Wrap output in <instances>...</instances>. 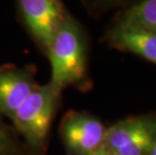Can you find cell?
Returning a JSON list of instances; mask_svg holds the SVG:
<instances>
[{"mask_svg": "<svg viewBox=\"0 0 156 155\" xmlns=\"http://www.w3.org/2000/svg\"><path fill=\"white\" fill-rule=\"evenodd\" d=\"M17 8L31 38L46 54L69 13L65 4L58 0H19Z\"/></svg>", "mask_w": 156, "mask_h": 155, "instance_id": "cell-4", "label": "cell"}, {"mask_svg": "<svg viewBox=\"0 0 156 155\" xmlns=\"http://www.w3.org/2000/svg\"><path fill=\"white\" fill-rule=\"evenodd\" d=\"M34 67H0V115L12 119L15 112L39 84Z\"/></svg>", "mask_w": 156, "mask_h": 155, "instance_id": "cell-6", "label": "cell"}, {"mask_svg": "<svg viewBox=\"0 0 156 155\" xmlns=\"http://www.w3.org/2000/svg\"><path fill=\"white\" fill-rule=\"evenodd\" d=\"M86 155H111V154L109 152H107L104 148H101V149L95 151V152H92V153H89V154H86Z\"/></svg>", "mask_w": 156, "mask_h": 155, "instance_id": "cell-10", "label": "cell"}, {"mask_svg": "<svg viewBox=\"0 0 156 155\" xmlns=\"http://www.w3.org/2000/svg\"><path fill=\"white\" fill-rule=\"evenodd\" d=\"M156 142V118L128 117L107 128L103 148L111 155H148Z\"/></svg>", "mask_w": 156, "mask_h": 155, "instance_id": "cell-3", "label": "cell"}, {"mask_svg": "<svg viewBox=\"0 0 156 155\" xmlns=\"http://www.w3.org/2000/svg\"><path fill=\"white\" fill-rule=\"evenodd\" d=\"M62 95V92L48 82L38 85L10 120L16 133L36 155H44L46 152L51 128L61 105Z\"/></svg>", "mask_w": 156, "mask_h": 155, "instance_id": "cell-2", "label": "cell"}, {"mask_svg": "<svg viewBox=\"0 0 156 155\" xmlns=\"http://www.w3.org/2000/svg\"><path fill=\"white\" fill-rule=\"evenodd\" d=\"M113 26L156 32V0H144L130 5L119 13Z\"/></svg>", "mask_w": 156, "mask_h": 155, "instance_id": "cell-8", "label": "cell"}, {"mask_svg": "<svg viewBox=\"0 0 156 155\" xmlns=\"http://www.w3.org/2000/svg\"><path fill=\"white\" fill-rule=\"evenodd\" d=\"M106 41L113 48L131 52L156 65V32L112 26Z\"/></svg>", "mask_w": 156, "mask_h": 155, "instance_id": "cell-7", "label": "cell"}, {"mask_svg": "<svg viewBox=\"0 0 156 155\" xmlns=\"http://www.w3.org/2000/svg\"><path fill=\"white\" fill-rule=\"evenodd\" d=\"M0 155H36L0 115Z\"/></svg>", "mask_w": 156, "mask_h": 155, "instance_id": "cell-9", "label": "cell"}, {"mask_svg": "<svg viewBox=\"0 0 156 155\" xmlns=\"http://www.w3.org/2000/svg\"><path fill=\"white\" fill-rule=\"evenodd\" d=\"M148 155H156V142H155V144L153 145V147L151 148L150 152L148 153Z\"/></svg>", "mask_w": 156, "mask_h": 155, "instance_id": "cell-11", "label": "cell"}, {"mask_svg": "<svg viewBox=\"0 0 156 155\" xmlns=\"http://www.w3.org/2000/svg\"><path fill=\"white\" fill-rule=\"evenodd\" d=\"M51 62L48 83L59 92L74 87L84 90L89 85L88 42L80 22L69 13L46 52Z\"/></svg>", "mask_w": 156, "mask_h": 155, "instance_id": "cell-1", "label": "cell"}, {"mask_svg": "<svg viewBox=\"0 0 156 155\" xmlns=\"http://www.w3.org/2000/svg\"><path fill=\"white\" fill-rule=\"evenodd\" d=\"M58 132L68 155H86L103 148L107 127L87 112L69 111L62 117Z\"/></svg>", "mask_w": 156, "mask_h": 155, "instance_id": "cell-5", "label": "cell"}]
</instances>
